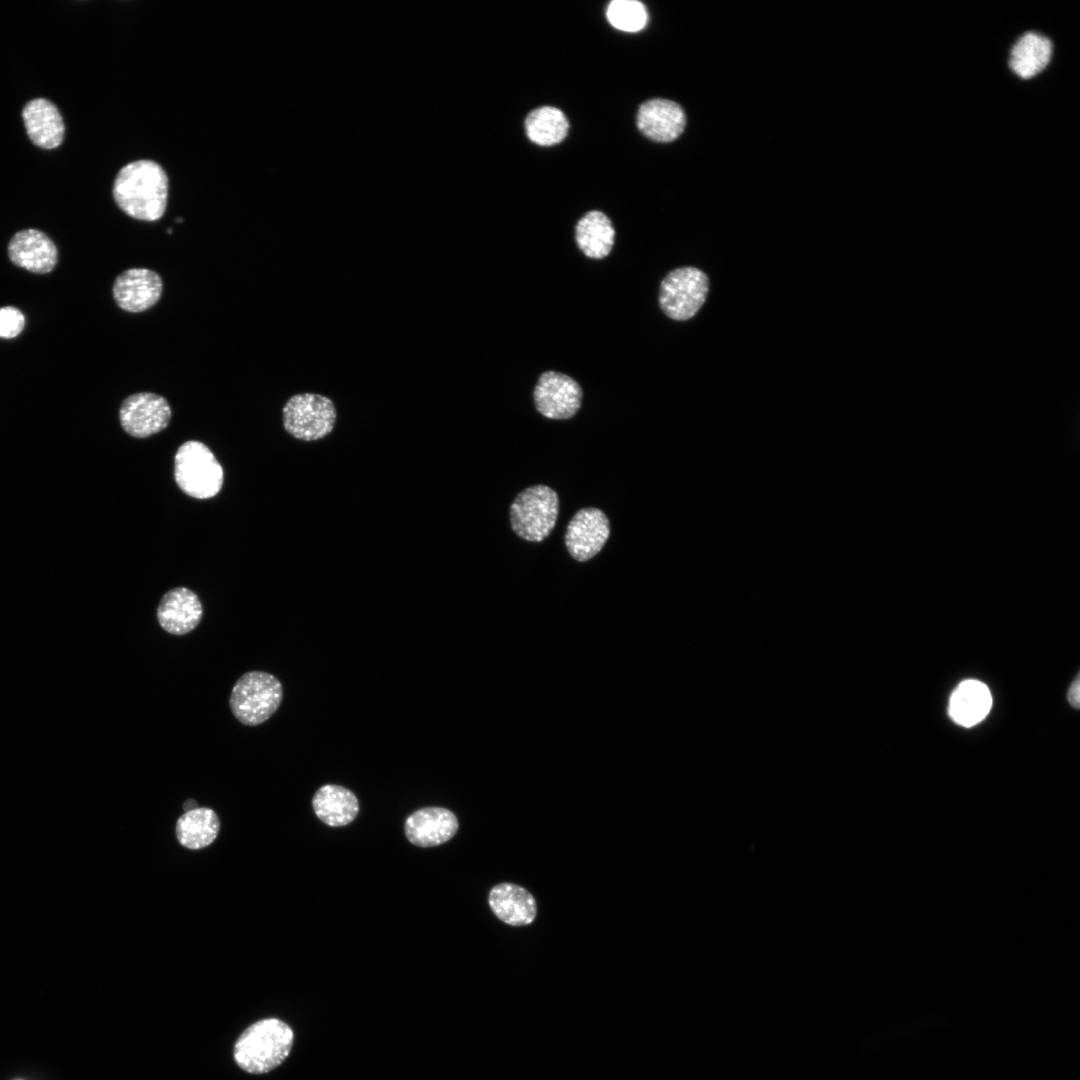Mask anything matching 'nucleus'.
I'll use <instances>...</instances> for the list:
<instances>
[{
	"label": "nucleus",
	"mask_w": 1080,
	"mask_h": 1080,
	"mask_svg": "<svg viewBox=\"0 0 1080 1080\" xmlns=\"http://www.w3.org/2000/svg\"><path fill=\"white\" fill-rule=\"evenodd\" d=\"M282 697V685L275 676L262 671H250L234 684L229 705L238 721L244 725L256 726L276 712Z\"/></svg>",
	"instance_id": "obj_4"
},
{
	"label": "nucleus",
	"mask_w": 1080,
	"mask_h": 1080,
	"mask_svg": "<svg viewBox=\"0 0 1080 1080\" xmlns=\"http://www.w3.org/2000/svg\"><path fill=\"white\" fill-rule=\"evenodd\" d=\"M174 478L188 496L209 499L216 496L224 482V471L212 451L202 442L183 443L174 457Z\"/></svg>",
	"instance_id": "obj_3"
},
{
	"label": "nucleus",
	"mask_w": 1080,
	"mask_h": 1080,
	"mask_svg": "<svg viewBox=\"0 0 1080 1080\" xmlns=\"http://www.w3.org/2000/svg\"><path fill=\"white\" fill-rule=\"evenodd\" d=\"M708 287V278L700 269L677 268L669 272L661 282L660 308L673 320H688L704 304Z\"/></svg>",
	"instance_id": "obj_7"
},
{
	"label": "nucleus",
	"mask_w": 1080,
	"mask_h": 1080,
	"mask_svg": "<svg viewBox=\"0 0 1080 1080\" xmlns=\"http://www.w3.org/2000/svg\"><path fill=\"white\" fill-rule=\"evenodd\" d=\"M610 535L606 514L595 507L578 510L567 525L564 542L570 556L579 562L596 556Z\"/></svg>",
	"instance_id": "obj_10"
},
{
	"label": "nucleus",
	"mask_w": 1080,
	"mask_h": 1080,
	"mask_svg": "<svg viewBox=\"0 0 1080 1080\" xmlns=\"http://www.w3.org/2000/svg\"><path fill=\"white\" fill-rule=\"evenodd\" d=\"M578 248L589 258L601 259L610 253L615 240L613 225L603 212L589 211L576 224Z\"/></svg>",
	"instance_id": "obj_21"
},
{
	"label": "nucleus",
	"mask_w": 1080,
	"mask_h": 1080,
	"mask_svg": "<svg viewBox=\"0 0 1080 1080\" xmlns=\"http://www.w3.org/2000/svg\"><path fill=\"white\" fill-rule=\"evenodd\" d=\"M294 1034L278 1018H265L248 1026L233 1048L236 1064L250 1074L267 1073L278 1067L290 1054Z\"/></svg>",
	"instance_id": "obj_2"
},
{
	"label": "nucleus",
	"mask_w": 1080,
	"mask_h": 1080,
	"mask_svg": "<svg viewBox=\"0 0 1080 1080\" xmlns=\"http://www.w3.org/2000/svg\"><path fill=\"white\" fill-rule=\"evenodd\" d=\"M607 19L619 30L636 32L646 25L647 12L639 1L614 0L607 8Z\"/></svg>",
	"instance_id": "obj_24"
},
{
	"label": "nucleus",
	"mask_w": 1080,
	"mask_h": 1080,
	"mask_svg": "<svg viewBox=\"0 0 1080 1080\" xmlns=\"http://www.w3.org/2000/svg\"><path fill=\"white\" fill-rule=\"evenodd\" d=\"M112 192L116 204L126 215L153 222L165 213L168 178L163 168L152 160L133 161L120 169Z\"/></svg>",
	"instance_id": "obj_1"
},
{
	"label": "nucleus",
	"mask_w": 1080,
	"mask_h": 1080,
	"mask_svg": "<svg viewBox=\"0 0 1080 1080\" xmlns=\"http://www.w3.org/2000/svg\"><path fill=\"white\" fill-rule=\"evenodd\" d=\"M583 392L570 376L547 371L541 374L533 392L536 410L546 418L566 420L580 409Z\"/></svg>",
	"instance_id": "obj_9"
},
{
	"label": "nucleus",
	"mask_w": 1080,
	"mask_h": 1080,
	"mask_svg": "<svg viewBox=\"0 0 1080 1080\" xmlns=\"http://www.w3.org/2000/svg\"><path fill=\"white\" fill-rule=\"evenodd\" d=\"M219 828V818L212 809L197 807L180 816L176 823V836L181 845L196 850L211 844Z\"/></svg>",
	"instance_id": "obj_22"
},
{
	"label": "nucleus",
	"mask_w": 1080,
	"mask_h": 1080,
	"mask_svg": "<svg viewBox=\"0 0 1080 1080\" xmlns=\"http://www.w3.org/2000/svg\"><path fill=\"white\" fill-rule=\"evenodd\" d=\"M183 807H184L185 812H187V811H190V810H193V809L197 808V804H196L195 800L189 799L186 802H184Z\"/></svg>",
	"instance_id": "obj_27"
},
{
	"label": "nucleus",
	"mask_w": 1080,
	"mask_h": 1080,
	"mask_svg": "<svg viewBox=\"0 0 1080 1080\" xmlns=\"http://www.w3.org/2000/svg\"><path fill=\"white\" fill-rule=\"evenodd\" d=\"M559 513L557 493L546 485L525 488L510 505L509 519L514 533L530 542H541L555 527Z\"/></svg>",
	"instance_id": "obj_5"
},
{
	"label": "nucleus",
	"mask_w": 1080,
	"mask_h": 1080,
	"mask_svg": "<svg viewBox=\"0 0 1080 1080\" xmlns=\"http://www.w3.org/2000/svg\"><path fill=\"white\" fill-rule=\"evenodd\" d=\"M337 420L334 402L319 393L292 395L282 408V421L286 432L306 442L326 438L333 431Z\"/></svg>",
	"instance_id": "obj_6"
},
{
	"label": "nucleus",
	"mask_w": 1080,
	"mask_h": 1080,
	"mask_svg": "<svg viewBox=\"0 0 1080 1080\" xmlns=\"http://www.w3.org/2000/svg\"><path fill=\"white\" fill-rule=\"evenodd\" d=\"M1079 696H1080L1079 674H1077L1075 680L1072 682V684H1071V686H1070V688L1068 690V693H1067L1068 701H1069V703H1070V705L1072 707L1079 708V704H1080Z\"/></svg>",
	"instance_id": "obj_26"
},
{
	"label": "nucleus",
	"mask_w": 1080,
	"mask_h": 1080,
	"mask_svg": "<svg viewBox=\"0 0 1080 1080\" xmlns=\"http://www.w3.org/2000/svg\"><path fill=\"white\" fill-rule=\"evenodd\" d=\"M1053 52L1051 40L1037 32H1026L1012 46L1010 69L1022 79H1030L1049 64Z\"/></svg>",
	"instance_id": "obj_18"
},
{
	"label": "nucleus",
	"mask_w": 1080,
	"mask_h": 1080,
	"mask_svg": "<svg viewBox=\"0 0 1080 1080\" xmlns=\"http://www.w3.org/2000/svg\"><path fill=\"white\" fill-rule=\"evenodd\" d=\"M458 830L453 812L442 807L421 808L405 822V834L410 843L419 847H434L450 840Z\"/></svg>",
	"instance_id": "obj_13"
},
{
	"label": "nucleus",
	"mask_w": 1080,
	"mask_h": 1080,
	"mask_svg": "<svg viewBox=\"0 0 1080 1080\" xmlns=\"http://www.w3.org/2000/svg\"><path fill=\"white\" fill-rule=\"evenodd\" d=\"M163 291L161 276L147 268H130L114 280L112 295L117 306L129 313L144 312L157 304Z\"/></svg>",
	"instance_id": "obj_11"
},
{
	"label": "nucleus",
	"mask_w": 1080,
	"mask_h": 1080,
	"mask_svg": "<svg viewBox=\"0 0 1080 1080\" xmlns=\"http://www.w3.org/2000/svg\"><path fill=\"white\" fill-rule=\"evenodd\" d=\"M991 704V694L985 684L977 680H965L952 693L949 712L957 723L970 727L987 715Z\"/></svg>",
	"instance_id": "obj_20"
},
{
	"label": "nucleus",
	"mask_w": 1080,
	"mask_h": 1080,
	"mask_svg": "<svg viewBox=\"0 0 1080 1080\" xmlns=\"http://www.w3.org/2000/svg\"><path fill=\"white\" fill-rule=\"evenodd\" d=\"M22 117L26 132L36 146L53 149L62 143L65 132L63 118L48 99L29 101L23 108Z\"/></svg>",
	"instance_id": "obj_16"
},
{
	"label": "nucleus",
	"mask_w": 1080,
	"mask_h": 1080,
	"mask_svg": "<svg viewBox=\"0 0 1080 1080\" xmlns=\"http://www.w3.org/2000/svg\"><path fill=\"white\" fill-rule=\"evenodd\" d=\"M202 614L199 597L185 587H176L166 592L157 607L160 626L173 635H184L194 630Z\"/></svg>",
	"instance_id": "obj_14"
},
{
	"label": "nucleus",
	"mask_w": 1080,
	"mask_h": 1080,
	"mask_svg": "<svg viewBox=\"0 0 1080 1080\" xmlns=\"http://www.w3.org/2000/svg\"><path fill=\"white\" fill-rule=\"evenodd\" d=\"M7 252L14 265L36 274L51 272L58 260L54 242L37 229L16 232L8 243Z\"/></svg>",
	"instance_id": "obj_12"
},
{
	"label": "nucleus",
	"mask_w": 1080,
	"mask_h": 1080,
	"mask_svg": "<svg viewBox=\"0 0 1080 1080\" xmlns=\"http://www.w3.org/2000/svg\"><path fill=\"white\" fill-rule=\"evenodd\" d=\"M25 326L24 314L14 306L0 307V338L18 336Z\"/></svg>",
	"instance_id": "obj_25"
},
{
	"label": "nucleus",
	"mask_w": 1080,
	"mask_h": 1080,
	"mask_svg": "<svg viewBox=\"0 0 1080 1080\" xmlns=\"http://www.w3.org/2000/svg\"><path fill=\"white\" fill-rule=\"evenodd\" d=\"M312 805L316 816L332 827L351 823L359 812L357 797L349 789L326 784L315 793Z\"/></svg>",
	"instance_id": "obj_19"
},
{
	"label": "nucleus",
	"mask_w": 1080,
	"mask_h": 1080,
	"mask_svg": "<svg viewBox=\"0 0 1080 1080\" xmlns=\"http://www.w3.org/2000/svg\"><path fill=\"white\" fill-rule=\"evenodd\" d=\"M568 120L564 113L552 106L533 110L525 120L528 138L541 146L561 142L568 132Z\"/></svg>",
	"instance_id": "obj_23"
},
{
	"label": "nucleus",
	"mask_w": 1080,
	"mask_h": 1080,
	"mask_svg": "<svg viewBox=\"0 0 1080 1080\" xmlns=\"http://www.w3.org/2000/svg\"><path fill=\"white\" fill-rule=\"evenodd\" d=\"M686 125L682 108L666 99L644 102L637 113V127L649 139L671 142L678 138Z\"/></svg>",
	"instance_id": "obj_15"
},
{
	"label": "nucleus",
	"mask_w": 1080,
	"mask_h": 1080,
	"mask_svg": "<svg viewBox=\"0 0 1080 1080\" xmlns=\"http://www.w3.org/2000/svg\"><path fill=\"white\" fill-rule=\"evenodd\" d=\"M489 905L500 920L512 926L530 924L537 911L534 897L525 888L512 883L494 886L489 893Z\"/></svg>",
	"instance_id": "obj_17"
},
{
	"label": "nucleus",
	"mask_w": 1080,
	"mask_h": 1080,
	"mask_svg": "<svg viewBox=\"0 0 1080 1080\" xmlns=\"http://www.w3.org/2000/svg\"><path fill=\"white\" fill-rule=\"evenodd\" d=\"M168 401L152 392H139L126 397L119 408L123 430L135 438H147L164 430L171 419Z\"/></svg>",
	"instance_id": "obj_8"
}]
</instances>
